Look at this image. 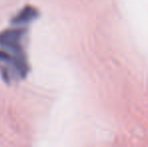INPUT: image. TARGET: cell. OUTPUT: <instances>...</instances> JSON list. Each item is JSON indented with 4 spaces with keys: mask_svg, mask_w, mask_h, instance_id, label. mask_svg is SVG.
I'll list each match as a JSON object with an SVG mask.
<instances>
[{
    "mask_svg": "<svg viewBox=\"0 0 148 147\" xmlns=\"http://www.w3.org/2000/svg\"><path fill=\"white\" fill-rule=\"evenodd\" d=\"M29 72L24 51H0V75L5 82L9 83L16 79H24Z\"/></svg>",
    "mask_w": 148,
    "mask_h": 147,
    "instance_id": "1",
    "label": "cell"
},
{
    "mask_svg": "<svg viewBox=\"0 0 148 147\" xmlns=\"http://www.w3.org/2000/svg\"><path fill=\"white\" fill-rule=\"evenodd\" d=\"M26 34L24 28H10L0 32V46L8 51H22V40Z\"/></svg>",
    "mask_w": 148,
    "mask_h": 147,
    "instance_id": "2",
    "label": "cell"
},
{
    "mask_svg": "<svg viewBox=\"0 0 148 147\" xmlns=\"http://www.w3.org/2000/svg\"><path fill=\"white\" fill-rule=\"evenodd\" d=\"M39 16V11L35 6L25 5L11 18V23L14 25L28 24Z\"/></svg>",
    "mask_w": 148,
    "mask_h": 147,
    "instance_id": "3",
    "label": "cell"
}]
</instances>
